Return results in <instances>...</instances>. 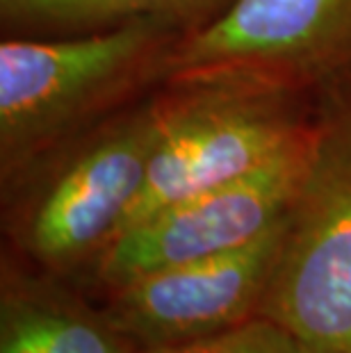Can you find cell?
I'll list each match as a JSON object with an SVG mask.
<instances>
[{
    "instance_id": "cell-9",
    "label": "cell",
    "mask_w": 351,
    "mask_h": 353,
    "mask_svg": "<svg viewBox=\"0 0 351 353\" xmlns=\"http://www.w3.org/2000/svg\"><path fill=\"white\" fill-rule=\"evenodd\" d=\"M237 0H0L3 37H62L160 21L192 37Z\"/></svg>"
},
{
    "instance_id": "cell-3",
    "label": "cell",
    "mask_w": 351,
    "mask_h": 353,
    "mask_svg": "<svg viewBox=\"0 0 351 353\" xmlns=\"http://www.w3.org/2000/svg\"><path fill=\"white\" fill-rule=\"evenodd\" d=\"M258 314L308 353H351V76L317 92L308 169Z\"/></svg>"
},
{
    "instance_id": "cell-10",
    "label": "cell",
    "mask_w": 351,
    "mask_h": 353,
    "mask_svg": "<svg viewBox=\"0 0 351 353\" xmlns=\"http://www.w3.org/2000/svg\"><path fill=\"white\" fill-rule=\"evenodd\" d=\"M144 353H308L303 344L288 328L274 319L256 314L237 326L219 330L176 347L155 349Z\"/></svg>"
},
{
    "instance_id": "cell-2",
    "label": "cell",
    "mask_w": 351,
    "mask_h": 353,
    "mask_svg": "<svg viewBox=\"0 0 351 353\" xmlns=\"http://www.w3.org/2000/svg\"><path fill=\"white\" fill-rule=\"evenodd\" d=\"M169 114L167 85L55 148L17 183V239L50 274L92 262L139 196Z\"/></svg>"
},
{
    "instance_id": "cell-6",
    "label": "cell",
    "mask_w": 351,
    "mask_h": 353,
    "mask_svg": "<svg viewBox=\"0 0 351 353\" xmlns=\"http://www.w3.org/2000/svg\"><path fill=\"white\" fill-rule=\"evenodd\" d=\"M312 130L263 167L160 210L121 230L94 260L103 288L141 274L235 251L274 228L299 194L310 160Z\"/></svg>"
},
{
    "instance_id": "cell-4",
    "label": "cell",
    "mask_w": 351,
    "mask_h": 353,
    "mask_svg": "<svg viewBox=\"0 0 351 353\" xmlns=\"http://www.w3.org/2000/svg\"><path fill=\"white\" fill-rule=\"evenodd\" d=\"M167 92L160 146L117 235L174 203L251 174L315 125L317 92L240 80L167 82Z\"/></svg>"
},
{
    "instance_id": "cell-5",
    "label": "cell",
    "mask_w": 351,
    "mask_h": 353,
    "mask_svg": "<svg viewBox=\"0 0 351 353\" xmlns=\"http://www.w3.org/2000/svg\"><path fill=\"white\" fill-rule=\"evenodd\" d=\"M349 76L351 0H237L174 50L167 82L240 80L319 92Z\"/></svg>"
},
{
    "instance_id": "cell-8",
    "label": "cell",
    "mask_w": 351,
    "mask_h": 353,
    "mask_svg": "<svg viewBox=\"0 0 351 353\" xmlns=\"http://www.w3.org/2000/svg\"><path fill=\"white\" fill-rule=\"evenodd\" d=\"M128 337L43 281L5 274L0 353H132Z\"/></svg>"
},
{
    "instance_id": "cell-1",
    "label": "cell",
    "mask_w": 351,
    "mask_h": 353,
    "mask_svg": "<svg viewBox=\"0 0 351 353\" xmlns=\"http://www.w3.org/2000/svg\"><path fill=\"white\" fill-rule=\"evenodd\" d=\"M188 39L160 21L0 41V178L17 180L55 148L167 82Z\"/></svg>"
},
{
    "instance_id": "cell-7",
    "label": "cell",
    "mask_w": 351,
    "mask_h": 353,
    "mask_svg": "<svg viewBox=\"0 0 351 353\" xmlns=\"http://www.w3.org/2000/svg\"><path fill=\"white\" fill-rule=\"evenodd\" d=\"M285 223L288 214L235 251L162 267L112 288L103 314L141 353L242 324L260 310Z\"/></svg>"
}]
</instances>
